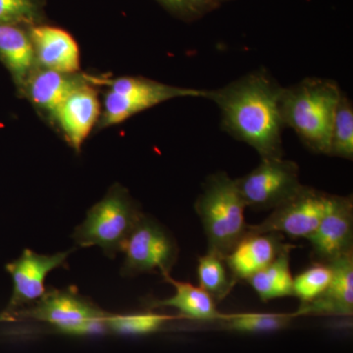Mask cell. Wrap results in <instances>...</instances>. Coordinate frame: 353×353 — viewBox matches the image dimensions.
Instances as JSON below:
<instances>
[{"label": "cell", "instance_id": "7", "mask_svg": "<svg viewBox=\"0 0 353 353\" xmlns=\"http://www.w3.org/2000/svg\"><path fill=\"white\" fill-rule=\"evenodd\" d=\"M246 208L273 210L303 188L299 165L284 157L261 159L256 168L236 180Z\"/></svg>", "mask_w": 353, "mask_h": 353}, {"label": "cell", "instance_id": "4", "mask_svg": "<svg viewBox=\"0 0 353 353\" xmlns=\"http://www.w3.org/2000/svg\"><path fill=\"white\" fill-rule=\"evenodd\" d=\"M143 213L121 185H114L101 201L88 211L76 228L74 241L82 248L99 246L109 257L123 252L130 234Z\"/></svg>", "mask_w": 353, "mask_h": 353}, {"label": "cell", "instance_id": "22", "mask_svg": "<svg viewBox=\"0 0 353 353\" xmlns=\"http://www.w3.org/2000/svg\"><path fill=\"white\" fill-rule=\"evenodd\" d=\"M329 155L347 160L353 158V106L343 92L332 123Z\"/></svg>", "mask_w": 353, "mask_h": 353}, {"label": "cell", "instance_id": "2", "mask_svg": "<svg viewBox=\"0 0 353 353\" xmlns=\"http://www.w3.org/2000/svg\"><path fill=\"white\" fill-rule=\"evenodd\" d=\"M341 94L340 85L331 79L306 78L283 88L285 127L294 130L311 152L329 155L332 123Z\"/></svg>", "mask_w": 353, "mask_h": 353}, {"label": "cell", "instance_id": "20", "mask_svg": "<svg viewBox=\"0 0 353 353\" xmlns=\"http://www.w3.org/2000/svg\"><path fill=\"white\" fill-rule=\"evenodd\" d=\"M197 279L199 287L208 292L216 303L229 296L236 282L224 257L209 250L199 257Z\"/></svg>", "mask_w": 353, "mask_h": 353}, {"label": "cell", "instance_id": "15", "mask_svg": "<svg viewBox=\"0 0 353 353\" xmlns=\"http://www.w3.org/2000/svg\"><path fill=\"white\" fill-rule=\"evenodd\" d=\"M281 236L275 233L248 232L225 257L234 280H248L277 259L289 246L285 245Z\"/></svg>", "mask_w": 353, "mask_h": 353}, {"label": "cell", "instance_id": "17", "mask_svg": "<svg viewBox=\"0 0 353 353\" xmlns=\"http://www.w3.org/2000/svg\"><path fill=\"white\" fill-rule=\"evenodd\" d=\"M0 62L10 74L18 94L38 67L27 27L0 25Z\"/></svg>", "mask_w": 353, "mask_h": 353}, {"label": "cell", "instance_id": "5", "mask_svg": "<svg viewBox=\"0 0 353 353\" xmlns=\"http://www.w3.org/2000/svg\"><path fill=\"white\" fill-rule=\"evenodd\" d=\"M108 90L104 94L103 108L97 123V130L116 126L132 116L182 97H205L206 90L176 87L157 82L145 77H119L106 79Z\"/></svg>", "mask_w": 353, "mask_h": 353}, {"label": "cell", "instance_id": "8", "mask_svg": "<svg viewBox=\"0 0 353 353\" xmlns=\"http://www.w3.org/2000/svg\"><path fill=\"white\" fill-rule=\"evenodd\" d=\"M28 315L73 336L101 334L108 329V314L72 290L46 292Z\"/></svg>", "mask_w": 353, "mask_h": 353}, {"label": "cell", "instance_id": "14", "mask_svg": "<svg viewBox=\"0 0 353 353\" xmlns=\"http://www.w3.org/2000/svg\"><path fill=\"white\" fill-rule=\"evenodd\" d=\"M38 67L63 73L81 72V52L74 37L62 28L46 24L28 28Z\"/></svg>", "mask_w": 353, "mask_h": 353}, {"label": "cell", "instance_id": "11", "mask_svg": "<svg viewBox=\"0 0 353 353\" xmlns=\"http://www.w3.org/2000/svg\"><path fill=\"white\" fill-rule=\"evenodd\" d=\"M306 240L319 263L330 264L353 252L352 196L331 194L326 214Z\"/></svg>", "mask_w": 353, "mask_h": 353}, {"label": "cell", "instance_id": "18", "mask_svg": "<svg viewBox=\"0 0 353 353\" xmlns=\"http://www.w3.org/2000/svg\"><path fill=\"white\" fill-rule=\"evenodd\" d=\"M165 280L175 288V294L158 301V306L176 308L185 317L199 321H216L221 319L223 314L218 311L216 306L217 303L201 287L174 280L170 276L165 277Z\"/></svg>", "mask_w": 353, "mask_h": 353}, {"label": "cell", "instance_id": "6", "mask_svg": "<svg viewBox=\"0 0 353 353\" xmlns=\"http://www.w3.org/2000/svg\"><path fill=\"white\" fill-rule=\"evenodd\" d=\"M125 254L121 274L126 277L159 272L170 276L178 259L175 239L157 221L143 214L130 234L123 248Z\"/></svg>", "mask_w": 353, "mask_h": 353}, {"label": "cell", "instance_id": "3", "mask_svg": "<svg viewBox=\"0 0 353 353\" xmlns=\"http://www.w3.org/2000/svg\"><path fill=\"white\" fill-rule=\"evenodd\" d=\"M194 208L208 239V250L226 257L248 233L245 202L226 172L206 179Z\"/></svg>", "mask_w": 353, "mask_h": 353}, {"label": "cell", "instance_id": "1", "mask_svg": "<svg viewBox=\"0 0 353 353\" xmlns=\"http://www.w3.org/2000/svg\"><path fill=\"white\" fill-rule=\"evenodd\" d=\"M282 85L259 69L224 87L208 90L204 99L220 109L223 131L256 150L261 159L283 157Z\"/></svg>", "mask_w": 353, "mask_h": 353}, {"label": "cell", "instance_id": "9", "mask_svg": "<svg viewBox=\"0 0 353 353\" xmlns=\"http://www.w3.org/2000/svg\"><path fill=\"white\" fill-rule=\"evenodd\" d=\"M331 194L303 185L284 203L256 225H248V233H275L292 239H307L326 214Z\"/></svg>", "mask_w": 353, "mask_h": 353}, {"label": "cell", "instance_id": "27", "mask_svg": "<svg viewBox=\"0 0 353 353\" xmlns=\"http://www.w3.org/2000/svg\"><path fill=\"white\" fill-rule=\"evenodd\" d=\"M219 1L221 2V3H222V2L230 1V0H219Z\"/></svg>", "mask_w": 353, "mask_h": 353}, {"label": "cell", "instance_id": "21", "mask_svg": "<svg viewBox=\"0 0 353 353\" xmlns=\"http://www.w3.org/2000/svg\"><path fill=\"white\" fill-rule=\"evenodd\" d=\"M294 313H240L224 315L219 321L223 327L230 331L239 333H267L281 331L292 324Z\"/></svg>", "mask_w": 353, "mask_h": 353}, {"label": "cell", "instance_id": "10", "mask_svg": "<svg viewBox=\"0 0 353 353\" xmlns=\"http://www.w3.org/2000/svg\"><path fill=\"white\" fill-rule=\"evenodd\" d=\"M106 78L97 77L92 82L85 83L65 99L51 116V125L57 126L64 139L77 153L94 128L101 114V103L97 87L105 85Z\"/></svg>", "mask_w": 353, "mask_h": 353}, {"label": "cell", "instance_id": "25", "mask_svg": "<svg viewBox=\"0 0 353 353\" xmlns=\"http://www.w3.org/2000/svg\"><path fill=\"white\" fill-rule=\"evenodd\" d=\"M331 279V266L315 262L314 265L294 277V296L301 301V305L310 303L326 290Z\"/></svg>", "mask_w": 353, "mask_h": 353}, {"label": "cell", "instance_id": "26", "mask_svg": "<svg viewBox=\"0 0 353 353\" xmlns=\"http://www.w3.org/2000/svg\"><path fill=\"white\" fill-rule=\"evenodd\" d=\"M169 13L185 22H194L221 6L219 0H157Z\"/></svg>", "mask_w": 353, "mask_h": 353}, {"label": "cell", "instance_id": "19", "mask_svg": "<svg viewBox=\"0 0 353 353\" xmlns=\"http://www.w3.org/2000/svg\"><path fill=\"white\" fill-rule=\"evenodd\" d=\"M290 252L289 245L268 266L246 280L262 301L294 296V277L290 272Z\"/></svg>", "mask_w": 353, "mask_h": 353}, {"label": "cell", "instance_id": "12", "mask_svg": "<svg viewBox=\"0 0 353 353\" xmlns=\"http://www.w3.org/2000/svg\"><path fill=\"white\" fill-rule=\"evenodd\" d=\"M72 250L52 255L39 254L25 250L19 259L6 266L12 277L14 289L9 309L38 301L46 294L44 281L54 269L64 266Z\"/></svg>", "mask_w": 353, "mask_h": 353}, {"label": "cell", "instance_id": "23", "mask_svg": "<svg viewBox=\"0 0 353 353\" xmlns=\"http://www.w3.org/2000/svg\"><path fill=\"white\" fill-rule=\"evenodd\" d=\"M44 0H0V25L29 28L44 23Z\"/></svg>", "mask_w": 353, "mask_h": 353}, {"label": "cell", "instance_id": "13", "mask_svg": "<svg viewBox=\"0 0 353 353\" xmlns=\"http://www.w3.org/2000/svg\"><path fill=\"white\" fill-rule=\"evenodd\" d=\"M95 78L82 72L63 73L37 67L26 82L20 97L29 101L41 117L50 122L52 114L70 94Z\"/></svg>", "mask_w": 353, "mask_h": 353}, {"label": "cell", "instance_id": "24", "mask_svg": "<svg viewBox=\"0 0 353 353\" xmlns=\"http://www.w3.org/2000/svg\"><path fill=\"white\" fill-rule=\"evenodd\" d=\"M169 319L170 318L168 316L152 312L108 315L106 324L108 330H111L114 333L139 336L159 331Z\"/></svg>", "mask_w": 353, "mask_h": 353}, {"label": "cell", "instance_id": "16", "mask_svg": "<svg viewBox=\"0 0 353 353\" xmlns=\"http://www.w3.org/2000/svg\"><path fill=\"white\" fill-rule=\"evenodd\" d=\"M331 282L314 301L299 305L294 315L353 314V252L343 255L329 264Z\"/></svg>", "mask_w": 353, "mask_h": 353}]
</instances>
